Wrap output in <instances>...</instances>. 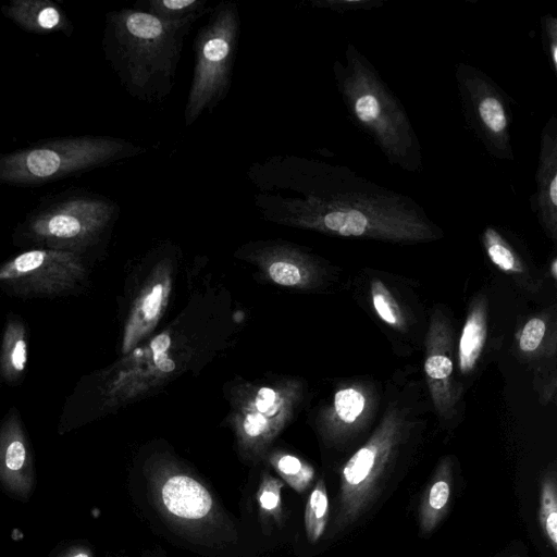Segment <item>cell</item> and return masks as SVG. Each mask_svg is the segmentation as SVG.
Masks as SVG:
<instances>
[{"label":"cell","mask_w":557,"mask_h":557,"mask_svg":"<svg viewBox=\"0 0 557 557\" xmlns=\"http://www.w3.org/2000/svg\"><path fill=\"white\" fill-rule=\"evenodd\" d=\"M246 176L256 209L274 223L393 243L442 236L413 198L346 165L283 153L252 162Z\"/></svg>","instance_id":"6da1fadb"},{"label":"cell","mask_w":557,"mask_h":557,"mask_svg":"<svg viewBox=\"0 0 557 557\" xmlns=\"http://www.w3.org/2000/svg\"><path fill=\"white\" fill-rule=\"evenodd\" d=\"M201 17L168 22L135 8L106 14L104 58L131 97L150 104L168 99L185 38Z\"/></svg>","instance_id":"7a4b0ae2"},{"label":"cell","mask_w":557,"mask_h":557,"mask_svg":"<svg viewBox=\"0 0 557 557\" xmlns=\"http://www.w3.org/2000/svg\"><path fill=\"white\" fill-rule=\"evenodd\" d=\"M336 89L349 120L381 150L391 165L422 169V149L400 100L369 59L351 42L344 61L333 63Z\"/></svg>","instance_id":"3957f363"},{"label":"cell","mask_w":557,"mask_h":557,"mask_svg":"<svg viewBox=\"0 0 557 557\" xmlns=\"http://www.w3.org/2000/svg\"><path fill=\"white\" fill-rule=\"evenodd\" d=\"M145 148L102 135L52 138L0 153V184L38 186L136 157Z\"/></svg>","instance_id":"277c9868"},{"label":"cell","mask_w":557,"mask_h":557,"mask_svg":"<svg viewBox=\"0 0 557 557\" xmlns=\"http://www.w3.org/2000/svg\"><path fill=\"white\" fill-rule=\"evenodd\" d=\"M146 475L153 507L181 536L208 548L222 549L237 543L234 522L190 472L161 463L150 467Z\"/></svg>","instance_id":"5b68a950"},{"label":"cell","mask_w":557,"mask_h":557,"mask_svg":"<svg viewBox=\"0 0 557 557\" xmlns=\"http://www.w3.org/2000/svg\"><path fill=\"white\" fill-rule=\"evenodd\" d=\"M193 42L194 67L184 108L185 126L210 113L228 95L237 54L242 18L236 2L216 3Z\"/></svg>","instance_id":"8992f818"},{"label":"cell","mask_w":557,"mask_h":557,"mask_svg":"<svg viewBox=\"0 0 557 557\" xmlns=\"http://www.w3.org/2000/svg\"><path fill=\"white\" fill-rule=\"evenodd\" d=\"M119 210L115 201L99 194H66L41 202L24 227L33 240L46 248L77 253L97 242Z\"/></svg>","instance_id":"52a82bcc"},{"label":"cell","mask_w":557,"mask_h":557,"mask_svg":"<svg viewBox=\"0 0 557 557\" xmlns=\"http://www.w3.org/2000/svg\"><path fill=\"white\" fill-rule=\"evenodd\" d=\"M455 81L468 128L490 156L512 161L513 99L487 74L471 64L459 62Z\"/></svg>","instance_id":"ba28073f"},{"label":"cell","mask_w":557,"mask_h":557,"mask_svg":"<svg viewBox=\"0 0 557 557\" xmlns=\"http://www.w3.org/2000/svg\"><path fill=\"white\" fill-rule=\"evenodd\" d=\"M394 445V433L385 429L346 462L333 521L334 532L350 525L370 507L387 471Z\"/></svg>","instance_id":"9c48e42d"},{"label":"cell","mask_w":557,"mask_h":557,"mask_svg":"<svg viewBox=\"0 0 557 557\" xmlns=\"http://www.w3.org/2000/svg\"><path fill=\"white\" fill-rule=\"evenodd\" d=\"M84 275L77 253L52 248L22 252L0 267V284L25 295L69 292Z\"/></svg>","instance_id":"30bf717a"},{"label":"cell","mask_w":557,"mask_h":557,"mask_svg":"<svg viewBox=\"0 0 557 557\" xmlns=\"http://www.w3.org/2000/svg\"><path fill=\"white\" fill-rule=\"evenodd\" d=\"M0 487L27 502L36 487L30 446L18 414L11 413L0 428Z\"/></svg>","instance_id":"8fae6325"},{"label":"cell","mask_w":557,"mask_h":557,"mask_svg":"<svg viewBox=\"0 0 557 557\" xmlns=\"http://www.w3.org/2000/svg\"><path fill=\"white\" fill-rule=\"evenodd\" d=\"M536 189L531 205L547 235H557V117L553 114L540 135Z\"/></svg>","instance_id":"7c38bea8"},{"label":"cell","mask_w":557,"mask_h":557,"mask_svg":"<svg viewBox=\"0 0 557 557\" xmlns=\"http://www.w3.org/2000/svg\"><path fill=\"white\" fill-rule=\"evenodd\" d=\"M0 11L20 28L30 33L70 36L73 32L71 18L51 0H11Z\"/></svg>","instance_id":"4fadbf2b"},{"label":"cell","mask_w":557,"mask_h":557,"mask_svg":"<svg viewBox=\"0 0 557 557\" xmlns=\"http://www.w3.org/2000/svg\"><path fill=\"white\" fill-rule=\"evenodd\" d=\"M282 406L280 395L270 387H261L256 395L253 407L242 422V435L249 451L259 455L262 447L273 436L276 418Z\"/></svg>","instance_id":"5bb4252c"},{"label":"cell","mask_w":557,"mask_h":557,"mask_svg":"<svg viewBox=\"0 0 557 557\" xmlns=\"http://www.w3.org/2000/svg\"><path fill=\"white\" fill-rule=\"evenodd\" d=\"M451 484L450 465L445 460L437 468L424 491L420 504L419 524L423 533L433 531L446 513L451 494Z\"/></svg>","instance_id":"9a60e30c"},{"label":"cell","mask_w":557,"mask_h":557,"mask_svg":"<svg viewBox=\"0 0 557 557\" xmlns=\"http://www.w3.org/2000/svg\"><path fill=\"white\" fill-rule=\"evenodd\" d=\"M27 363V335L18 319L8 320L1 344L0 371L7 381H16Z\"/></svg>","instance_id":"2e32d148"},{"label":"cell","mask_w":557,"mask_h":557,"mask_svg":"<svg viewBox=\"0 0 557 557\" xmlns=\"http://www.w3.org/2000/svg\"><path fill=\"white\" fill-rule=\"evenodd\" d=\"M164 297L163 285H153L143 297L140 305L128 321L123 339V352L126 354L137 343L141 334L154 323L160 314V308Z\"/></svg>","instance_id":"e0dca14e"},{"label":"cell","mask_w":557,"mask_h":557,"mask_svg":"<svg viewBox=\"0 0 557 557\" xmlns=\"http://www.w3.org/2000/svg\"><path fill=\"white\" fill-rule=\"evenodd\" d=\"M134 8L163 21L177 22L193 16H206L213 7L207 0H139Z\"/></svg>","instance_id":"ac0fdd59"},{"label":"cell","mask_w":557,"mask_h":557,"mask_svg":"<svg viewBox=\"0 0 557 557\" xmlns=\"http://www.w3.org/2000/svg\"><path fill=\"white\" fill-rule=\"evenodd\" d=\"M485 337V315L481 308H476L468 317L459 342V363L462 371H469L474 367Z\"/></svg>","instance_id":"d6986e66"},{"label":"cell","mask_w":557,"mask_h":557,"mask_svg":"<svg viewBox=\"0 0 557 557\" xmlns=\"http://www.w3.org/2000/svg\"><path fill=\"white\" fill-rule=\"evenodd\" d=\"M329 497L323 479H320L308 497L305 508V531L311 544L323 535L329 521Z\"/></svg>","instance_id":"ffe728a7"},{"label":"cell","mask_w":557,"mask_h":557,"mask_svg":"<svg viewBox=\"0 0 557 557\" xmlns=\"http://www.w3.org/2000/svg\"><path fill=\"white\" fill-rule=\"evenodd\" d=\"M539 524L550 547L557 550V487L554 472L541 482Z\"/></svg>","instance_id":"44dd1931"},{"label":"cell","mask_w":557,"mask_h":557,"mask_svg":"<svg viewBox=\"0 0 557 557\" xmlns=\"http://www.w3.org/2000/svg\"><path fill=\"white\" fill-rule=\"evenodd\" d=\"M482 240L494 264L507 272L522 271V264L512 246L497 227L486 226L482 235Z\"/></svg>","instance_id":"7402d4cb"},{"label":"cell","mask_w":557,"mask_h":557,"mask_svg":"<svg viewBox=\"0 0 557 557\" xmlns=\"http://www.w3.org/2000/svg\"><path fill=\"white\" fill-rule=\"evenodd\" d=\"M271 463L280 476L297 493L305 492L313 481V468L294 455L273 456Z\"/></svg>","instance_id":"603a6c76"},{"label":"cell","mask_w":557,"mask_h":557,"mask_svg":"<svg viewBox=\"0 0 557 557\" xmlns=\"http://www.w3.org/2000/svg\"><path fill=\"white\" fill-rule=\"evenodd\" d=\"M282 481L265 474L257 492V500L261 516L265 519L281 521L282 519Z\"/></svg>","instance_id":"cb8c5ba5"},{"label":"cell","mask_w":557,"mask_h":557,"mask_svg":"<svg viewBox=\"0 0 557 557\" xmlns=\"http://www.w3.org/2000/svg\"><path fill=\"white\" fill-rule=\"evenodd\" d=\"M372 302L380 318L387 324L398 326L401 322L399 308L385 285L374 280L371 284Z\"/></svg>","instance_id":"d4e9b609"},{"label":"cell","mask_w":557,"mask_h":557,"mask_svg":"<svg viewBox=\"0 0 557 557\" xmlns=\"http://www.w3.org/2000/svg\"><path fill=\"white\" fill-rule=\"evenodd\" d=\"M363 395L355 388L338 391L334 397V407L337 416L345 423H352L364 408Z\"/></svg>","instance_id":"484cf974"},{"label":"cell","mask_w":557,"mask_h":557,"mask_svg":"<svg viewBox=\"0 0 557 557\" xmlns=\"http://www.w3.org/2000/svg\"><path fill=\"white\" fill-rule=\"evenodd\" d=\"M541 35L543 49L553 71H557V17L545 14L541 17Z\"/></svg>","instance_id":"4316f807"},{"label":"cell","mask_w":557,"mask_h":557,"mask_svg":"<svg viewBox=\"0 0 557 557\" xmlns=\"http://www.w3.org/2000/svg\"><path fill=\"white\" fill-rule=\"evenodd\" d=\"M271 278L283 286H293L301 281L300 269L293 262L276 260L269 265Z\"/></svg>","instance_id":"83f0119b"},{"label":"cell","mask_w":557,"mask_h":557,"mask_svg":"<svg viewBox=\"0 0 557 557\" xmlns=\"http://www.w3.org/2000/svg\"><path fill=\"white\" fill-rule=\"evenodd\" d=\"M383 4L380 0H312L311 5L317 9L346 12L351 10H370Z\"/></svg>","instance_id":"f1b7e54d"},{"label":"cell","mask_w":557,"mask_h":557,"mask_svg":"<svg viewBox=\"0 0 557 557\" xmlns=\"http://www.w3.org/2000/svg\"><path fill=\"white\" fill-rule=\"evenodd\" d=\"M545 323L539 318L531 319L523 327L519 346L525 351H534L541 344L545 334Z\"/></svg>","instance_id":"f546056e"},{"label":"cell","mask_w":557,"mask_h":557,"mask_svg":"<svg viewBox=\"0 0 557 557\" xmlns=\"http://www.w3.org/2000/svg\"><path fill=\"white\" fill-rule=\"evenodd\" d=\"M424 369L430 379L442 381L451 374L453 362L444 354H433L426 358Z\"/></svg>","instance_id":"4dcf8cb0"},{"label":"cell","mask_w":557,"mask_h":557,"mask_svg":"<svg viewBox=\"0 0 557 557\" xmlns=\"http://www.w3.org/2000/svg\"><path fill=\"white\" fill-rule=\"evenodd\" d=\"M49 557H94L91 549L82 543H66L55 548Z\"/></svg>","instance_id":"1f68e13d"},{"label":"cell","mask_w":557,"mask_h":557,"mask_svg":"<svg viewBox=\"0 0 557 557\" xmlns=\"http://www.w3.org/2000/svg\"><path fill=\"white\" fill-rule=\"evenodd\" d=\"M153 362L162 372H171L175 369V363L168 358L165 352H153Z\"/></svg>","instance_id":"d6a6232c"},{"label":"cell","mask_w":557,"mask_h":557,"mask_svg":"<svg viewBox=\"0 0 557 557\" xmlns=\"http://www.w3.org/2000/svg\"><path fill=\"white\" fill-rule=\"evenodd\" d=\"M171 345V338L168 334H160L151 342V349L153 352H165Z\"/></svg>","instance_id":"836d02e7"},{"label":"cell","mask_w":557,"mask_h":557,"mask_svg":"<svg viewBox=\"0 0 557 557\" xmlns=\"http://www.w3.org/2000/svg\"><path fill=\"white\" fill-rule=\"evenodd\" d=\"M552 273H553V276L556 277V275H557V260L556 259H554L553 263H552Z\"/></svg>","instance_id":"e575fe53"},{"label":"cell","mask_w":557,"mask_h":557,"mask_svg":"<svg viewBox=\"0 0 557 557\" xmlns=\"http://www.w3.org/2000/svg\"><path fill=\"white\" fill-rule=\"evenodd\" d=\"M512 557H516V556H512Z\"/></svg>","instance_id":"d590c367"}]
</instances>
